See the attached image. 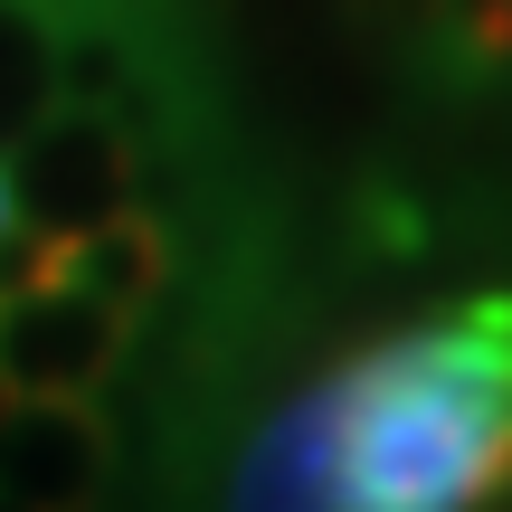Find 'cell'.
Returning a JSON list of instances; mask_svg holds the SVG:
<instances>
[{"mask_svg":"<svg viewBox=\"0 0 512 512\" xmlns=\"http://www.w3.org/2000/svg\"><path fill=\"white\" fill-rule=\"evenodd\" d=\"M512 494V294H456L323 361L247 427L219 512H494Z\"/></svg>","mask_w":512,"mask_h":512,"instance_id":"6da1fadb","label":"cell"},{"mask_svg":"<svg viewBox=\"0 0 512 512\" xmlns=\"http://www.w3.org/2000/svg\"><path fill=\"white\" fill-rule=\"evenodd\" d=\"M0 181H10V228H29V238H48L67 256L76 238H95V228L143 209V143L95 105H57L0 162Z\"/></svg>","mask_w":512,"mask_h":512,"instance_id":"7a4b0ae2","label":"cell"},{"mask_svg":"<svg viewBox=\"0 0 512 512\" xmlns=\"http://www.w3.org/2000/svg\"><path fill=\"white\" fill-rule=\"evenodd\" d=\"M124 342H133L124 313L57 275V285L0 304V389L10 408H95V389L124 370Z\"/></svg>","mask_w":512,"mask_h":512,"instance_id":"3957f363","label":"cell"},{"mask_svg":"<svg viewBox=\"0 0 512 512\" xmlns=\"http://www.w3.org/2000/svg\"><path fill=\"white\" fill-rule=\"evenodd\" d=\"M114 484L105 408H10L0 427V503L10 512H95Z\"/></svg>","mask_w":512,"mask_h":512,"instance_id":"277c9868","label":"cell"},{"mask_svg":"<svg viewBox=\"0 0 512 512\" xmlns=\"http://www.w3.org/2000/svg\"><path fill=\"white\" fill-rule=\"evenodd\" d=\"M57 57H67V0H0V162L57 114Z\"/></svg>","mask_w":512,"mask_h":512,"instance_id":"5b68a950","label":"cell"},{"mask_svg":"<svg viewBox=\"0 0 512 512\" xmlns=\"http://www.w3.org/2000/svg\"><path fill=\"white\" fill-rule=\"evenodd\" d=\"M171 266H181V247H171V228L152 219V209H133V219H114V228H95V238L67 247V285L95 294V304H114L124 323L162 304Z\"/></svg>","mask_w":512,"mask_h":512,"instance_id":"8992f818","label":"cell"},{"mask_svg":"<svg viewBox=\"0 0 512 512\" xmlns=\"http://www.w3.org/2000/svg\"><path fill=\"white\" fill-rule=\"evenodd\" d=\"M67 275V256H57L48 238H29V228H0V304H19V294L57 285Z\"/></svg>","mask_w":512,"mask_h":512,"instance_id":"52a82bcc","label":"cell"},{"mask_svg":"<svg viewBox=\"0 0 512 512\" xmlns=\"http://www.w3.org/2000/svg\"><path fill=\"white\" fill-rule=\"evenodd\" d=\"M0 228H10V181H0Z\"/></svg>","mask_w":512,"mask_h":512,"instance_id":"ba28073f","label":"cell"},{"mask_svg":"<svg viewBox=\"0 0 512 512\" xmlns=\"http://www.w3.org/2000/svg\"><path fill=\"white\" fill-rule=\"evenodd\" d=\"M0 427H10V389H0Z\"/></svg>","mask_w":512,"mask_h":512,"instance_id":"9c48e42d","label":"cell"},{"mask_svg":"<svg viewBox=\"0 0 512 512\" xmlns=\"http://www.w3.org/2000/svg\"><path fill=\"white\" fill-rule=\"evenodd\" d=\"M0 512H10V503H0Z\"/></svg>","mask_w":512,"mask_h":512,"instance_id":"30bf717a","label":"cell"}]
</instances>
